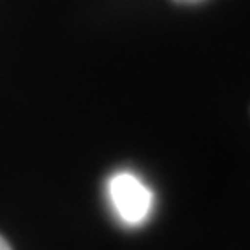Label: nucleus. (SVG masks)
Wrapping results in <instances>:
<instances>
[{"label": "nucleus", "mask_w": 250, "mask_h": 250, "mask_svg": "<svg viewBox=\"0 0 250 250\" xmlns=\"http://www.w3.org/2000/svg\"><path fill=\"white\" fill-rule=\"evenodd\" d=\"M109 200L121 221L130 226H139L150 217L154 195L141 178L132 172H119L107 184Z\"/></svg>", "instance_id": "1"}, {"label": "nucleus", "mask_w": 250, "mask_h": 250, "mask_svg": "<svg viewBox=\"0 0 250 250\" xmlns=\"http://www.w3.org/2000/svg\"><path fill=\"white\" fill-rule=\"evenodd\" d=\"M172 2H176V4H200L204 0H172Z\"/></svg>", "instance_id": "2"}, {"label": "nucleus", "mask_w": 250, "mask_h": 250, "mask_svg": "<svg viewBox=\"0 0 250 250\" xmlns=\"http://www.w3.org/2000/svg\"><path fill=\"white\" fill-rule=\"evenodd\" d=\"M0 250H11V247H9L8 241H6L2 235H0Z\"/></svg>", "instance_id": "3"}]
</instances>
